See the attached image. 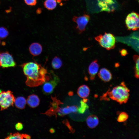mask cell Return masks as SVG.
<instances>
[{
  "label": "cell",
  "instance_id": "obj_1",
  "mask_svg": "<svg viewBox=\"0 0 139 139\" xmlns=\"http://www.w3.org/2000/svg\"><path fill=\"white\" fill-rule=\"evenodd\" d=\"M21 66L27 78L25 84L29 87L42 85L50 78V74L48 73L47 69L35 60L34 62L24 63Z\"/></svg>",
  "mask_w": 139,
  "mask_h": 139
},
{
  "label": "cell",
  "instance_id": "obj_2",
  "mask_svg": "<svg viewBox=\"0 0 139 139\" xmlns=\"http://www.w3.org/2000/svg\"><path fill=\"white\" fill-rule=\"evenodd\" d=\"M129 90L124 82H122L118 85L113 88L108 92L109 98L119 103L120 104L126 103L128 101L129 96Z\"/></svg>",
  "mask_w": 139,
  "mask_h": 139
},
{
  "label": "cell",
  "instance_id": "obj_3",
  "mask_svg": "<svg viewBox=\"0 0 139 139\" xmlns=\"http://www.w3.org/2000/svg\"><path fill=\"white\" fill-rule=\"evenodd\" d=\"M100 45L107 50L113 49L115 47L116 38L112 34L105 32L95 37Z\"/></svg>",
  "mask_w": 139,
  "mask_h": 139
},
{
  "label": "cell",
  "instance_id": "obj_4",
  "mask_svg": "<svg viewBox=\"0 0 139 139\" xmlns=\"http://www.w3.org/2000/svg\"><path fill=\"white\" fill-rule=\"evenodd\" d=\"M116 41L131 47L136 51L139 52V31L135 32L126 37H118Z\"/></svg>",
  "mask_w": 139,
  "mask_h": 139
},
{
  "label": "cell",
  "instance_id": "obj_5",
  "mask_svg": "<svg viewBox=\"0 0 139 139\" xmlns=\"http://www.w3.org/2000/svg\"><path fill=\"white\" fill-rule=\"evenodd\" d=\"M59 81L58 76L51 71L50 73V78L43 84L42 91L44 94L46 95L51 94Z\"/></svg>",
  "mask_w": 139,
  "mask_h": 139
},
{
  "label": "cell",
  "instance_id": "obj_6",
  "mask_svg": "<svg viewBox=\"0 0 139 139\" xmlns=\"http://www.w3.org/2000/svg\"><path fill=\"white\" fill-rule=\"evenodd\" d=\"M15 99L13 92L10 90L2 91L0 93V107L1 110L13 106Z\"/></svg>",
  "mask_w": 139,
  "mask_h": 139
},
{
  "label": "cell",
  "instance_id": "obj_7",
  "mask_svg": "<svg viewBox=\"0 0 139 139\" xmlns=\"http://www.w3.org/2000/svg\"><path fill=\"white\" fill-rule=\"evenodd\" d=\"M125 24L128 30L135 31L139 29V14L133 12L127 16Z\"/></svg>",
  "mask_w": 139,
  "mask_h": 139
},
{
  "label": "cell",
  "instance_id": "obj_8",
  "mask_svg": "<svg viewBox=\"0 0 139 139\" xmlns=\"http://www.w3.org/2000/svg\"><path fill=\"white\" fill-rule=\"evenodd\" d=\"M90 19L89 15L86 14L79 16H74L73 17L72 20L77 24L76 28L79 33L81 34L85 30Z\"/></svg>",
  "mask_w": 139,
  "mask_h": 139
},
{
  "label": "cell",
  "instance_id": "obj_9",
  "mask_svg": "<svg viewBox=\"0 0 139 139\" xmlns=\"http://www.w3.org/2000/svg\"><path fill=\"white\" fill-rule=\"evenodd\" d=\"M97 4L101 11L109 13L114 11L117 6L115 0H97Z\"/></svg>",
  "mask_w": 139,
  "mask_h": 139
},
{
  "label": "cell",
  "instance_id": "obj_10",
  "mask_svg": "<svg viewBox=\"0 0 139 139\" xmlns=\"http://www.w3.org/2000/svg\"><path fill=\"white\" fill-rule=\"evenodd\" d=\"M15 65L12 56L8 52L0 53V67L5 68L14 67Z\"/></svg>",
  "mask_w": 139,
  "mask_h": 139
},
{
  "label": "cell",
  "instance_id": "obj_11",
  "mask_svg": "<svg viewBox=\"0 0 139 139\" xmlns=\"http://www.w3.org/2000/svg\"><path fill=\"white\" fill-rule=\"evenodd\" d=\"M51 98L53 101L51 103L50 108L44 114L49 116L55 115L56 116V113L58 112L60 108L59 107V105L63 103L59 100H58L56 97H52Z\"/></svg>",
  "mask_w": 139,
  "mask_h": 139
},
{
  "label": "cell",
  "instance_id": "obj_12",
  "mask_svg": "<svg viewBox=\"0 0 139 139\" xmlns=\"http://www.w3.org/2000/svg\"><path fill=\"white\" fill-rule=\"evenodd\" d=\"M99 67V65L97 59H95L92 61L89 65L88 72L91 80L94 79L95 76L98 73Z\"/></svg>",
  "mask_w": 139,
  "mask_h": 139
},
{
  "label": "cell",
  "instance_id": "obj_13",
  "mask_svg": "<svg viewBox=\"0 0 139 139\" xmlns=\"http://www.w3.org/2000/svg\"><path fill=\"white\" fill-rule=\"evenodd\" d=\"M98 75L101 80L105 82L109 81L112 78V75L111 72L105 68H101L100 70Z\"/></svg>",
  "mask_w": 139,
  "mask_h": 139
},
{
  "label": "cell",
  "instance_id": "obj_14",
  "mask_svg": "<svg viewBox=\"0 0 139 139\" xmlns=\"http://www.w3.org/2000/svg\"><path fill=\"white\" fill-rule=\"evenodd\" d=\"M78 108L76 106H67L63 108H60L58 112V114L61 116L70 114L76 112L78 111Z\"/></svg>",
  "mask_w": 139,
  "mask_h": 139
},
{
  "label": "cell",
  "instance_id": "obj_15",
  "mask_svg": "<svg viewBox=\"0 0 139 139\" xmlns=\"http://www.w3.org/2000/svg\"><path fill=\"white\" fill-rule=\"evenodd\" d=\"M29 50L30 53L33 56H36L39 55L42 52V47L40 44L34 42L29 46Z\"/></svg>",
  "mask_w": 139,
  "mask_h": 139
},
{
  "label": "cell",
  "instance_id": "obj_16",
  "mask_svg": "<svg viewBox=\"0 0 139 139\" xmlns=\"http://www.w3.org/2000/svg\"><path fill=\"white\" fill-rule=\"evenodd\" d=\"M27 102L29 106L32 108H34L39 105L40 100L37 95L32 94L29 96Z\"/></svg>",
  "mask_w": 139,
  "mask_h": 139
},
{
  "label": "cell",
  "instance_id": "obj_17",
  "mask_svg": "<svg viewBox=\"0 0 139 139\" xmlns=\"http://www.w3.org/2000/svg\"><path fill=\"white\" fill-rule=\"evenodd\" d=\"M86 124L90 128H93L96 127L99 123L98 117L94 115L89 116L86 119Z\"/></svg>",
  "mask_w": 139,
  "mask_h": 139
},
{
  "label": "cell",
  "instance_id": "obj_18",
  "mask_svg": "<svg viewBox=\"0 0 139 139\" xmlns=\"http://www.w3.org/2000/svg\"><path fill=\"white\" fill-rule=\"evenodd\" d=\"M90 93L89 88L86 85H83L80 86L78 88L77 94L81 98H85L89 95Z\"/></svg>",
  "mask_w": 139,
  "mask_h": 139
},
{
  "label": "cell",
  "instance_id": "obj_19",
  "mask_svg": "<svg viewBox=\"0 0 139 139\" xmlns=\"http://www.w3.org/2000/svg\"><path fill=\"white\" fill-rule=\"evenodd\" d=\"M27 103L25 99L23 97H19L15 98L14 104L15 107L20 109H24Z\"/></svg>",
  "mask_w": 139,
  "mask_h": 139
},
{
  "label": "cell",
  "instance_id": "obj_20",
  "mask_svg": "<svg viewBox=\"0 0 139 139\" xmlns=\"http://www.w3.org/2000/svg\"><path fill=\"white\" fill-rule=\"evenodd\" d=\"M57 0H45L44 3V7L49 10H52L57 6Z\"/></svg>",
  "mask_w": 139,
  "mask_h": 139
},
{
  "label": "cell",
  "instance_id": "obj_21",
  "mask_svg": "<svg viewBox=\"0 0 139 139\" xmlns=\"http://www.w3.org/2000/svg\"><path fill=\"white\" fill-rule=\"evenodd\" d=\"M62 65V61L59 57L56 56L53 58L51 62V66L53 69H59Z\"/></svg>",
  "mask_w": 139,
  "mask_h": 139
},
{
  "label": "cell",
  "instance_id": "obj_22",
  "mask_svg": "<svg viewBox=\"0 0 139 139\" xmlns=\"http://www.w3.org/2000/svg\"><path fill=\"white\" fill-rule=\"evenodd\" d=\"M134 60L135 63V77L139 78V56L135 55L134 56Z\"/></svg>",
  "mask_w": 139,
  "mask_h": 139
},
{
  "label": "cell",
  "instance_id": "obj_23",
  "mask_svg": "<svg viewBox=\"0 0 139 139\" xmlns=\"http://www.w3.org/2000/svg\"><path fill=\"white\" fill-rule=\"evenodd\" d=\"M128 118V114L126 112L120 113L118 117L117 121L119 122H123L126 120Z\"/></svg>",
  "mask_w": 139,
  "mask_h": 139
},
{
  "label": "cell",
  "instance_id": "obj_24",
  "mask_svg": "<svg viewBox=\"0 0 139 139\" xmlns=\"http://www.w3.org/2000/svg\"><path fill=\"white\" fill-rule=\"evenodd\" d=\"M8 34V31L6 28L3 27L0 28V38L4 39Z\"/></svg>",
  "mask_w": 139,
  "mask_h": 139
},
{
  "label": "cell",
  "instance_id": "obj_25",
  "mask_svg": "<svg viewBox=\"0 0 139 139\" xmlns=\"http://www.w3.org/2000/svg\"><path fill=\"white\" fill-rule=\"evenodd\" d=\"M6 139H20L23 138L22 134L19 133H16L13 134L11 133L7 136Z\"/></svg>",
  "mask_w": 139,
  "mask_h": 139
},
{
  "label": "cell",
  "instance_id": "obj_26",
  "mask_svg": "<svg viewBox=\"0 0 139 139\" xmlns=\"http://www.w3.org/2000/svg\"><path fill=\"white\" fill-rule=\"evenodd\" d=\"M87 107L88 106L85 103V102L82 101L81 102L80 107L78 109V111L80 113H82L85 110Z\"/></svg>",
  "mask_w": 139,
  "mask_h": 139
},
{
  "label": "cell",
  "instance_id": "obj_27",
  "mask_svg": "<svg viewBox=\"0 0 139 139\" xmlns=\"http://www.w3.org/2000/svg\"><path fill=\"white\" fill-rule=\"evenodd\" d=\"M24 1L27 5L31 6L35 5L37 3L36 0H24Z\"/></svg>",
  "mask_w": 139,
  "mask_h": 139
},
{
  "label": "cell",
  "instance_id": "obj_28",
  "mask_svg": "<svg viewBox=\"0 0 139 139\" xmlns=\"http://www.w3.org/2000/svg\"><path fill=\"white\" fill-rule=\"evenodd\" d=\"M63 123L70 130L72 133L74 132V130L70 125L69 122L67 119H66L62 121Z\"/></svg>",
  "mask_w": 139,
  "mask_h": 139
},
{
  "label": "cell",
  "instance_id": "obj_29",
  "mask_svg": "<svg viewBox=\"0 0 139 139\" xmlns=\"http://www.w3.org/2000/svg\"><path fill=\"white\" fill-rule=\"evenodd\" d=\"M23 126L22 124L21 123H17L15 125L16 129L18 131H20L22 129Z\"/></svg>",
  "mask_w": 139,
  "mask_h": 139
},
{
  "label": "cell",
  "instance_id": "obj_30",
  "mask_svg": "<svg viewBox=\"0 0 139 139\" xmlns=\"http://www.w3.org/2000/svg\"><path fill=\"white\" fill-rule=\"evenodd\" d=\"M120 53L122 56H124L127 54V50L125 49H123L120 51Z\"/></svg>",
  "mask_w": 139,
  "mask_h": 139
},
{
  "label": "cell",
  "instance_id": "obj_31",
  "mask_svg": "<svg viewBox=\"0 0 139 139\" xmlns=\"http://www.w3.org/2000/svg\"><path fill=\"white\" fill-rule=\"evenodd\" d=\"M22 136L23 138L26 139H30L31 138V137L29 135L26 134H22Z\"/></svg>",
  "mask_w": 139,
  "mask_h": 139
},
{
  "label": "cell",
  "instance_id": "obj_32",
  "mask_svg": "<svg viewBox=\"0 0 139 139\" xmlns=\"http://www.w3.org/2000/svg\"><path fill=\"white\" fill-rule=\"evenodd\" d=\"M55 132V129L53 128H51L49 129V132L50 133H54Z\"/></svg>",
  "mask_w": 139,
  "mask_h": 139
},
{
  "label": "cell",
  "instance_id": "obj_33",
  "mask_svg": "<svg viewBox=\"0 0 139 139\" xmlns=\"http://www.w3.org/2000/svg\"><path fill=\"white\" fill-rule=\"evenodd\" d=\"M68 0H57V2L58 3H60L62 1H65Z\"/></svg>",
  "mask_w": 139,
  "mask_h": 139
},
{
  "label": "cell",
  "instance_id": "obj_34",
  "mask_svg": "<svg viewBox=\"0 0 139 139\" xmlns=\"http://www.w3.org/2000/svg\"><path fill=\"white\" fill-rule=\"evenodd\" d=\"M73 94V93L72 92H68V94L70 96L72 95Z\"/></svg>",
  "mask_w": 139,
  "mask_h": 139
},
{
  "label": "cell",
  "instance_id": "obj_35",
  "mask_svg": "<svg viewBox=\"0 0 139 139\" xmlns=\"http://www.w3.org/2000/svg\"><path fill=\"white\" fill-rule=\"evenodd\" d=\"M0 43H1V41H0Z\"/></svg>",
  "mask_w": 139,
  "mask_h": 139
}]
</instances>
